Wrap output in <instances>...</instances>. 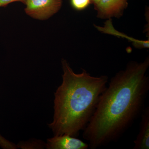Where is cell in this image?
I'll return each instance as SVG.
<instances>
[{
  "instance_id": "cell-8",
  "label": "cell",
  "mask_w": 149,
  "mask_h": 149,
  "mask_svg": "<svg viewBox=\"0 0 149 149\" xmlns=\"http://www.w3.org/2000/svg\"><path fill=\"white\" fill-rule=\"evenodd\" d=\"M0 147L3 149H16L17 146L6 139L0 134Z\"/></svg>"
},
{
  "instance_id": "cell-7",
  "label": "cell",
  "mask_w": 149,
  "mask_h": 149,
  "mask_svg": "<svg viewBox=\"0 0 149 149\" xmlns=\"http://www.w3.org/2000/svg\"><path fill=\"white\" fill-rule=\"evenodd\" d=\"M70 3L72 8L77 10H83L92 3L91 0H70Z\"/></svg>"
},
{
  "instance_id": "cell-4",
  "label": "cell",
  "mask_w": 149,
  "mask_h": 149,
  "mask_svg": "<svg viewBox=\"0 0 149 149\" xmlns=\"http://www.w3.org/2000/svg\"><path fill=\"white\" fill-rule=\"evenodd\" d=\"M128 4V0H100L94 7L98 17L109 19L120 17Z\"/></svg>"
},
{
  "instance_id": "cell-1",
  "label": "cell",
  "mask_w": 149,
  "mask_h": 149,
  "mask_svg": "<svg viewBox=\"0 0 149 149\" xmlns=\"http://www.w3.org/2000/svg\"><path fill=\"white\" fill-rule=\"evenodd\" d=\"M149 57L140 62L130 61L112 77L83 130L90 148L117 141L138 118L149 91Z\"/></svg>"
},
{
  "instance_id": "cell-9",
  "label": "cell",
  "mask_w": 149,
  "mask_h": 149,
  "mask_svg": "<svg viewBox=\"0 0 149 149\" xmlns=\"http://www.w3.org/2000/svg\"><path fill=\"white\" fill-rule=\"evenodd\" d=\"M25 0H0V7L5 6L10 3L15 2H21L24 3Z\"/></svg>"
},
{
  "instance_id": "cell-2",
  "label": "cell",
  "mask_w": 149,
  "mask_h": 149,
  "mask_svg": "<svg viewBox=\"0 0 149 149\" xmlns=\"http://www.w3.org/2000/svg\"><path fill=\"white\" fill-rule=\"evenodd\" d=\"M61 64L62 82L54 93L53 118L48 125L54 136L77 137L90 122L109 77L92 76L85 69L75 73L65 59Z\"/></svg>"
},
{
  "instance_id": "cell-5",
  "label": "cell",
  "mask_w": 149,
  "mask_h": 149,
  "mask_svg": "<svg viewBox=\"0 0 149 149\" xmlns=\"http://www.w3.org/2000/svg\"><path fill=\"white\" fill-rule=\"evenodd\" d=\"M46 148L48 149H87L89 145L69 135L54 136L48 139Z\"/></svg>"
},
{
  "instance_id": "cell-10",
  "label": "cell",
  "mask_w": 149,
  "mask_h": 149,
  "mask_svg": "<svg viewBox=\"0 0 149 149\" xmlns=\"http://www.w3.org/2000/svg\"><path fill=\"white\" fill-rule=\"evenodd\" d=\"M91 3H93L94 5H95L100 0H91Z\"/></svg>"
},
{
  "instance_id": "cell-3",
  "label": "cell",
  "mask_w": 149,
  "mask_h": 149,
  "mask_svg": "<svg viewBox=\"0 0 149 149\" xmlns=\"http://www.w3.org/2000/svg\"><path fill=\"white\" fill-rule=\"evenodd\" d=\"M25 13L29 16L45 20L57 13L61 8L62 0H25Z\"/></svg>"
},
{
  "instance_id": "cell-6",
  "label": "cell",
  "mask_w": 149,
  "mask_h": 149,
  "mask_svg": "<svg viewBox=\"0 0 149 149\" xmlns=\"http://www.w3.org/2000/svg\"><path fill=\"white\" fill-rule=\"evenodd\" d=\"M133 149H149V107L142 111L139 134L134 141Z\"/></svg>"
}]
</instances>
